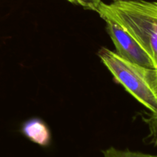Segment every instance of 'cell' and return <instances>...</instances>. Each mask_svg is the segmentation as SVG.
Segmentation results:
<instances>
[{
	"mask_svg": "<svg viewBox=\"0 0 157 157\" xmlns=\"http://www.w3.org/2000/svg\"><path fill=\"white\" fill-rule=\"evenodd\" d=\"M97 12L131 35L157 70V1L121 0L110 4L102 2Z\"/></svg>",
	"mask_w": 157,
	"mask_h": 157,
	"instance_id": "1",
	"label": "cell"
},
{
	"mask_svg": "<svg viewBox=\"0 0 157 157\" xmlns=\"http://www.w3.org/2000/svg\"><path fill=\"white\" fill-rule=\"evenodd\" d=\"M104 157H157L156 156L141 152L130 151L129 150H121L114 147H110L103 151Z\"/></svg>",
	"mask_w": 157,
	"mask_h": 157,
	"instance_id": "6",
	"label": "cell"
},
{
	"mask_svg": "<svg viewBox=\"0 0 157 157\" xmlns=\"http://www.w3.org/2000/svg\"><path fill=\"white\" fill-rule=\"evenodd\" d=\"M98 56L113 75L133 98L150 112L157 110V95L150 81L151 69L142 67L121 58L106 48L98 52Z\"/></svg>",
	"mask_w": 157,
	"mask_h": 157,
	"instance_id": "2",
	"label": "cell"
},
{
	"mask_svg": "<svg viewBox=\"0 0 157 157\" xmlns=\"http://www.w3.org/2000/svg\"><path fill=\"white\" fill-rule=\"evenodd\" d=\"M105 21L107 32L114 44L116 53L119 56L142 67L155 69L150 58L131 35L117 23L110 20Z\"/></svg>",
	"mask_w": 157,
	"mask_h": 157,
	"instance_id": "3",
	"label": "cell"
},
{
	"mask_svg": "<svg viewBox=\"0 0 157 157\" xmlns=\"http://www.w3.org/2000/svg\"><path fill=\"white\" fill-rule=\"evenodd\" d=\"M151 85L153 90L157 95V70L156 69H151Z\"/></svg>",
	"mask_w": 157,
	"mask_h": 157,
	"instance_id": "8",
	"label": "cell"
},
{
	"mask_svg": "<svg viewBox=\"0 0 157 157\" xmlns=\"http://www.w3.org/2000/svg\"><path fill=\"white\" fill-rule=\"evenodd\" d=\"M144 121L147 124L149 130L145 141L148 144L157 147V110L150 112L146 117H144Z\"/></svg>",
	"mask_w": 157,
	"mask_h": 157,
	"instance_id": "5",
	"label": "cell"
},
{
	"mask_svg": "<svg viewBox=\"0 0 157 157\" xmlns=\"http://www.w3.org/2000/svg\"><path fill=\"white\" fill-rule=\"evenodd\" d=\"M113 1H121V0H113Z\"/></svg>",
	"mask_w": 157,
	"mask_h": 157,
	"instance_id": "9",
	"label": "cell"
},
{
	"mask_svg": "<svg viewBox=\"0 0 157 157\" xmlns=\"http://www.w3.org/2000/svg\"><path fill=\"white\" fill-rule=\"evenodd\" d=\"M72 4L77 5L83 7L84 9L97 12L98 6H100L102 0H67Z\"/></svg>",
	"mask_w": 157,
	"mask_h": 157,
	"instance_id": "7",
	"label": "cell"
},
{
	"mask_svg": "<svg viewBox=\"0 0 157 157\" xmlns=\"http://www.w3.org/2000/svg\"><path fill=\"white\" fill-rule=\"evenodd\" d=\"M21 130L22 134L34 144L43 147L50 146L52 133L48 126L42 120L31 118L22 124Z\"/></svg>",
	"mask_w": 157,
	"mask_h": 157,
	"instance_id": "4",
	"label": "cell"
}]
</instances>
